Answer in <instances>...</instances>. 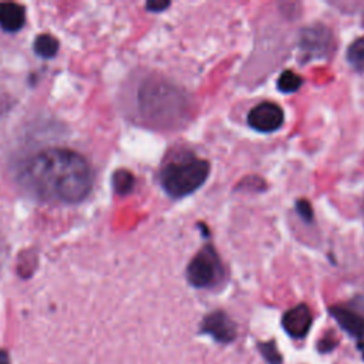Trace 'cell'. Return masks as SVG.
Instances as JSON below:
<instances>
[{
    "mask_svg": "<svg viewBox=\"0 0 364 364\" xmlns=\"http://www.w3.org/2000/svg\"><path fill=\"white\" fill-rule=\"evenodd\" d=\"M21 182L44 200L77 203L92 188L88 161L68 148H48L33 155L21 169Z\"/></svg>",
    "mask_w": 364,
    "mask_h": 364,
    "instance_id": "1",
    "label": "cell"
},
{
    "mask_svg": "<svg viewBox=\"0 0 364 364\" xmlns=\"http://www.w3.org/2000/svg\"><path fill=\"white\" fill-rule=\"evenodd\" d=\"M139 107L152 122L165 127H176L185 122L189 114L186 94L175 85L159 80H151L144 84L139 91Z\"/></svg>",
    "mask_w": 364,
    "mask_h": 364,
    "instance_id": "2",
    "label": "cell"
},
{
    "mask_svg": "<svg viewBox=\"0 0 364 364\" xmlns=\"http://www.w3.org/2000/svg\"><path fill=\"white\" fill-rule=\"evenodd\" d=\"M209 162L198 158H179L168 162L159 175L164 191L172 198H183L199 189L209 176Z\"/></svg>",
    "mask_w": 364,
    "mask_h": 364,
    "instance_id": "3",
    "label": "cell"
},
{
    "mask_svg": "<svg viewBox=\"0 0 364 364\" xmlns=\"http://www.w3.org/2000/svg\"><path fill=\"white\" fill-rule=\"evenodd\" d=\"M223 277V267L218 252L209 243L205 245L186 267L188 282L198 289H208L218 284Z\"/></svg>",
    "mask_w": 364,
    "mask_h": 364,
    "instance_id": "4",
    "label": "cell"
},
{
    "mask_svg": "<svg viewBox=\"0 0 364 364\" xmlns=\"http://www.w3.org/2000/svg\"><path fill=\"white\" fill-rule=\"evenodd\" d=\"M299 47L303 57L324 58L334 50V37L331 31L321 24L310 26L301 30Z\"/></svg>",
    "mask_w": 364,
    "mask_h": 364,
    "instance_id": "5",
    "label": "cell"
},
{
    "mask_svg": "<svg viewBox=\"0 0 364 364\" xmlns=\"http://www.w3.org/2000/svg\"><path fill=\"white\" fill-rule=\"evenodd\" d=\"M284 122V112L282 107L272 101H263L253 107L247 114V124L259 132H274Z\"/></svg>",
    "mask_w": 364,
    "mask_h": 364,
    "instance_id": "6",
    "label": "cell"
},
{
    "mask_svg": "<svg viewBox=\"0 0 364 364\" xmlns=\"http://www.w3.org/2000/svg\"><path fill=\"white\" fill-rule=\"evenodd\" d=\"M202 334L210 336L213 340L219 343H230L236 337V324L235 321L223 311L215 310L205 316L200 324Z\"/></svg>",
    "mask_w": 364,
    "mask_h": 364,
    "instance_id": "7",
    "label": "cell"
},
{
    "mask_svg": "<svg viewBox=\"0 0 364 364\" xmlns=\"http://www.w3.org/2000/svg\"><path fill=\"white\" fill-rule=\"evenodd\" d=\"M330 314L344 331L355 338L357 347L364 357V314L346 306L330 307Z\"/></svg>",
    "mask_w": 364,
    "mask_h": 364,
    "instance_id": "8",
    "label": "cell"
},
{
    "mask_svg": "<svg viewBox=\"0 0 364 364\" xmlns=\"http://www.w3.org/2000/svg\"><path fill=\"white\" fill-rule=\"evenodd\" d=\"M311 311L307 304L301 303L289 309L282 317V326L284 331L293 338H303L311 327Z\"/></svg>",
    "mask_w": 364,
    "mask_h": 364,
    "instance_id": "9",
    "label": "cell"
},
{
    "mask_svg": "<svg viewBox=\"0 0 364 364\" xmlns=\"http://www.w3.org/2000/svg\"><path fill=\"white\" fill-rule=\"evenodd\" d=\"M26 10L21 4L0 3V27L7 33H16L24 27Z\"/></svg>",
    "mask_w": 364,
    "mask_h": 364,
    "instance_id": "10",
    "label": "cell"
},
{
    "mask_svg": "<svg viewBox=\"0 0 364 364\" xmlns=\"http://www.w3.org/2000/svg\"><path fill=\"white\" fill-rule=\"evenodd\" d=\"M34 51L43 58H51L58 51V40L48 33H43L34 40Z\"/></svg>",
    "mask_w": 364,
    "mask_h": 364,
    "instance_id": "11",
    "label": "cell"
},
{
    "mask_svg": "<svg viewBox=\"0 0 364 364\" xmlns=\"http://www.w3.org/2000/svg\"><path fill=\"white\" fill-rule=\"evenodd\" d=\"M301 84H303V78L291 70L283 71L277 80V88L286 94L297 91Z\"/></svg>",
    "mask_w": 364,
    "mask_h": 364,
    "instance_id": "12",
    "label": "cell"
},
{
    "mask_svg": "<svg viewBox=\"0 0 364 364\" xmlns=\"http://www.w3.org/2000/svg\"><path fill=\"white\" fill-rule=\"evenodd\" d=\"M348 63L358 71H364V37L351 43L347 51Z\"/></svg>",
    "mask_w": 364,
    "mask_h": 364,
    "instance_id": "13",
    "label": "cell"
},
{
    "mask_svg": "<svg viewBox=\"0 0 364 364\" xmlns=\"http://www.w3.org/2000/svg\"><path fill=\"white\" fill-rule=\"evenodd\" d=\"M114 188L118 193L121 195H125L128 192L132 191L134 188V183H135V179H134V175L129 172V171H125V169H119L114 173Z\"/></svg>",
    "mask_w": 364,
    "mask_h": 364,
    "instance_id": "14",
    "label": "cell"
},
{
    "mask_svg": "<svg viewBox=\"0 0 364 364\" xmlns=\"http://www.w3.org/2000/svg\"><path fill=\"white\" fill-rule=\"evenodd\" d=\"M259 350L264 360L269 364H280L282 363V354L279 353L274 341H267V343H260Z\"/></svg>",
    "mask_w": 364,
    "mask_h": 364,
    "instance_id": "15",
    "label": "cell"
},
{
    "mask_svg": "<svg viewBox=\"0 0 364 364\" xmlns=\"http://www.w3.org/2000/svg\"><path fill=\"white\" fill-rule=\"evenodd\" d=\"M296 210H297L299 216L303 220H306V222H311L313 220V209H311V205L309 203V200L299 199L296 202Z\"/></svg>",
    "mask_w": 364,
    "mask_h": 364,
    "instance_id": "16",
    "label": "cell"
},
{
    "mask_svg": "<svg viewBox=\"0 0 364 364\" xmlns=\"http://www.w3.org/2000/svg\"><path fill=\"white\" fill-rule=\"evenodd\" d=\"M169 1H165V0H152V1H148L146 3V9L149 10V11H155V13H158V11H164L165 9H168L169 7Z\"/></svg>",
    "mask_w": 364,
    "mask_h": 364,
    "instance_id": "17",
    "label": "cell"
},
{
    "mask_svg": "<svg viewBox=\"0 0 364 364\" xmlns=\"http://www.w3.org/2000/svg\"><path fill=\"white\" fill-rule=\"evenodd\" d=\"M0 364H10L6 351H0Z\"/></svg>",
    "mask_w": 364,
    "mask_h": 364,
    "instance_id": "18",
    "label": "cell"
},
{
    "mask_svg": "<svg viewBox=\"0 0 364 364\" xmlns=\"http://www.w3.org/2000/svg\"><path fill=\"white\" fill-rule=\"evenodd\" d=\"M363 26H364V18H363Z\"/></svg>",
    "mask_w": 364,
    "mask_h": 364,
    "instance_id": "19",
    "label": "cell"
},
{
    "mask_svg": "<svg viewBox=\"0 0 364 364\" xmlns=\"http://www.w3.org/2000/svg\"><path fill=\"white\" fill-rule=\"evenodd\" d=\"M363 209H364V202H363Z\"/></svg>",
    "mask_w": 364,
    "mask_h": 364,
    "instance_id": "20",
    "label": "cell"
}]
</instances>
